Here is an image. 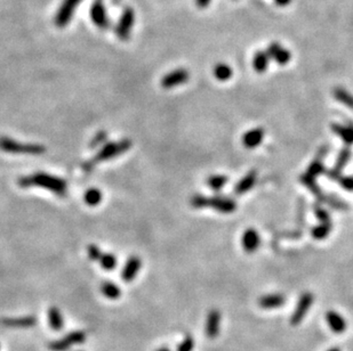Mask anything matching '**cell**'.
<instances>
[{"mask_svg": "<svg viewBox=\"0 0 353 351\" xmlns=\"http://www.w3.org/2000/svg\"><path fill=\"white\" fill-rule=\"evenodd\" d=\"M17 184L21 188L30 187H41L47 189L58 197H67L68 195V182L56 176L37 173L30 176H23L17 180Z\"/></svg>", "mask_w": 353, "mask_h": 351, "instance_id": "cell-1", "label": "cell"}, {"mask_svg": "<svg viewBox=\"0 0 353 351\" xmlns=\"http://www.w3.org/2000/svg\"><path fill=\"white\" fill-rule=\"evenodd\" d=\"M130 147H132V140L128 138L120 140V142L106 143L99 149L98 152L96 153V155L92 160H88L82 163L81 170L87 175L91 174L94 170L96 164L115 159V157L121 155V154L126 153L127 151H129Z\"/></svg>", "mask_w": 353, "mask_h": 351, "instance_id": "cell-2", "label": "cell"}, {"mask_svg": "<svg viewBox=\"0 0 353 351\" xmlns=\"http://www.w3.org/2000/svg\"><path fill=\"white\" fill-rule=\"evenodd\" d=\"M191 205L194 209L212 208L221 213H232L236 208L235 202L229 197H221V196L207 197V196L201 194H195L192 196Z\"/></svg>", "mask_w": 353, "mask_h": 351, "instance_id": "cell-3", "label": "cell"}, {"mask_svg": "<svg viewBox=\"0 0 353 351\" xmlns=\"http://www.w3.org/2000/svg\"><path fill=\"white\" fill-rule=\"evenodd\" d=\"M0 150L6 153L26 155H41L46 152V147L40 144L16 142L9 137H0Z\"/></svg>", "mask_w": 353, "mask_h": 351, "instance_id": "cell-4", "label": "cell"}, {"mask_svg": "<svg viewBox=\"0 0 353 351\" xmlns=\"http://www.w3.org/2000/svg\"><path fill=\"white\" fill-rule=\"evenodd\" d=\"M81 0H62L57 12L55 14L54 23L57 27H65L69 25L71 20L73 19L75 10L80 5Z\"/></svg>", "mask_w": 353, "mask_h": 351, "instance_id": "cell-5", "label": "cell"}, {"mask_svg": "<svg viewBox=\"0 0 353 351\" xmlns=\"http://www.w3.org/2000/svg\"><path fill=\"white\" fill-rule=\"evenodd\" d=\"M134 23H135V12L130 7H127V8L123 9L121 16H120L118 21V24L116 26V36L121 41L128 40L130 33H132Z\"/></svg>", "mask_w": 353, "mask_h": 351, "instance_id": "cell-6", "label": "cell"}, {"mask_svg": "<svg viewBox=\"0 0 353 351\" xmlns=\"http://www.w3.org/2000/svg\"><path fill=\"white\" fill-rule=\"evenodd\" d=\"M313 300L314 297L311 292H304V293L301 295L297 301L296 308H295L293 315H291L290 317V325L297 326L298 324H301L305 317V315H306L307 310L311 308L312 304H313Z\"/></svg>", "mask_w": 353, "mask_h": 351, "instance_id": "cell-7", "label": "cell"}, {"mask_svg": "<svg viewBox=\"0 0 353 351\" xmlns=\"http://www.w3.org/2000/svg\"><path fill=\"white\" fill-rule=\"evenodd\" d=\"M188 78H190V73L187 68H176V70L168 72L166 75L161 78L160 86L164 89H171L184 85L188 80Z\"/></svg>", "mask_w": 353, "mask_h": 351, "instance_id": "cell-8", "label": "cell"}, {"mask_svg": "<svg viewBox=\"0 0 353 351\" xmlns=\"http://www.w3.org/2000/svg\"><path fill=\"white\" fill-rule=\"evenodd\" d=\"M86 341V333L82 331H74L69 333L65 338L51 342L49 349L51 351H67L71 346L81 345Z\"/></svg>", "mask_w": 353, "mask_h": 351, "instance_id": "cell-9", "label": "cell"}, {"mask_svg": "<svg viewBox=\"0 0 353 351\" xmlns=\"http://www.w3.org/2000/svg\"><path fill=\"white\" fill-rule=\"evenodd\" d=\"M89 16H91L92 22L95 24L98 29L104 30L110 25L108 14H106V9L104 5H103L102 0H95L93 2L89 10Z\"/></svg>", "mask_w": 353, "mask_h": 351, "instance_id": "cell-10", "label": "cell"}, {"mask_svg": "<svg viewBox=\"0 0 353 351\" xmlns=\"http://www.w3.org/2000/svg\"><path fill=\"white\" fill-rule=\"evenodd\" d=\"M219 328H221V312L217 309H212L206 319L205 331L207 338L215 339L219 334Z\"/></svg>", "mask_w": 353, "mask_h": 351, "instance_id": "cell-11", "label": "cell"}, {"mask_svg": "<svg viewBox=\"0 0 353 351\" xmlns=\"http://www.w3.org/2000/svg\"><path fill=\"white\" fill-rule=\"evenodd\" d=\"M241 245L243 251L247 253H253L257 251L259 246L260 245V237L256 229L249 228L242 234Z\"/></svg>", "mask_w": 353, "mask_h": 351, "instance_id": "cell-12", "label": "cell"}, {"mask_svg": "<svg viewBox=\"0 0 353 351\" xmlns=\"http://www.w3.org/2000/svg\"><path fill=\"white\" fill-rule=\"evenodd\" d=\"M266 53L270 58L276 61L279 65H286L291 58L290 51L286 49V48H283L278 43L271 44L270 46L267 47Z\"/></svg>", "mask_w": 353, "mask_h": 351, "instance_id": "cell-13", "label": "cell"}, {"mask_svg": "<svg viewBox=\"0 0 353 351\" xmlns=\"http://www.w3.org/2000/svg\"><path fill=\"white\" fill-rule=\"evenodd\" d=\"M141 267H142V261L140 258L135 256L130 257L125 263V267H123L121 278L125 282H132L137 276Z\"/></svg>", "mask_w": 353, "mask_h": 351, "instance_id": "cell-14", "label": "cell"}, {"mask_svg": "<svg viewBox=\"0 0 353 351\" xmlns=\"http://www.w3.org/2000/svg\"><path fill=\"white\" fill-rule=\"evenodd\" d=\"M326 321H327L331 331L336 333V334H342V333L345 332L346 328H348V323H346L345 319L343 318L338 312L334 310L327 311V314H326Z\"/></svg>", "mask_w": 353, "mask_h": 351, "instance_id": "cell-15", "label": "cell"}, {"mask_svg": "<svg viewBox=\"0 0 353 351\" xmlns=\"http://www.w3.org/2000/svg\"><path fill=\"white\" fill-rule=\"evenodd\" d=\"M264 135H265V132H264L262 128H255L249 130V132H247L245 135L242 136L243 146L249 150L255 149V147H257L262 143Z\"/></svg>", "mask_w": 353, "mask_h": 351, "instance_id": "cell-16", "label": "cell"}, {"mask_svg": "<svg viewBox=\"0 0 353 351\" xmlns=\"http://www.w3.org/2000/svg\"><path fill=\"white\" fill-rule=\"evenodd\" d=\"M257 179V171L252 170L240 180L235 187V193L238 195H242L250 191L255 185Z\"/></svg>", "mask_w": 353, "mask_h": 351, "instance_id": "cell-17", "label": "cell"}, {"mask_svg": "<svg viewBox=\"0 0 353 351\" xmlns=\"http://www.w3.org/2000/svg\"><path fill=\"white\" fill-rule=\"evenodd\" d=\"M286 298L282 294H269L264 295L259 300V305L263 309H276L284 305Z\"/></svg>", "mask_w": 353, "mask_h": 351, "instance_id": "cell-18", "label": "cell"}, {"mask_svg": "<svg viewBox=\"0 0 353 351\" xmlns=\"http://www.w3.org/2000/svg\"><path fill=\"white\" fill-rule=\"evenodd\" d=\"M331 130L336 135L341 137L343 142L346 145H352L353 144V125L350 126H342L338 123H332Z\"/></svg>", "mask_w": 353, "mask_h": 351, "instance_id": "cell-19", "label": "cell"}, {"mask_svg": "<svg viewBox=\"0 0 353 351\" xmlns=\"http://www.w3.org/2000/svg\"><path fill=\"white\" fill-rule=\"evenodd\" d=\"M269 61L270 57L267 55L266 51H257V53L254 55L253 57V67L257 73H263L267 70V66H269Z\"/></svg>", "mask_w": 353, "mask_h": 351, "instance_id": "cell-20", "label": "cell"}, {"mask_svg": "<svg viewBox=\"0 0 353 351\" xmlns=\"http://www.w3.org/2000/svg\"><path fill=\"white\" fill-rule=\"evenodd\" d=\"M48 322H49L50 329H54V331H60V329H63L64 321L60 309L56 307L49 308V310H48Z\"/></svg>", "mask_w": 353, "mask_h": 351, "instance_id": "cell-21", "label": "cell"}, {"mask_svg": "<svg viewBox=\"0 0 353 351\" xmlns=\"http://www.w3.org/2000/svg\"><path fill=\"white\" fill-rule=\"evenodd\" d=\"M3 324L10 328H32L37 324L36 318L32 316H27V317H21V318H10L5 319Z\"/></svg>", "mask_w": 353, "mask_h": 351, "instance_id": "cell-22", "label": "cell"}, {"mask_svg": "<svg viewBox=\"0 0 353 351\" xmlns=\"http://www.w3.org/2000/svg\"><path fill=\"white\" fill-rule=\"evenodd\" d=\"M326 152H327V150L324 147V149L321 150L320 154L317 156V159H315L313 162L310 164V167H308V169L306 171V175H308L310 177L315 179V177H318L319 175H321L322 173H324L325 168H324V163H322V157L325 156Z\"/></svg>", "mask_w": 353, "mask_h": 351, "instance_id": "cell-23", "label": "cell"}, {"mask_svg": "<svg viewBox=\"0 0 353 351\" xmlns=\"http://www.w3.org/2000/svg\"><path fill=\"white\" fill-rule=\"evenodd\" d=\"M212 73H214V77L217 79L218 81H228L232 78L233 71L230 65L225 63H218L215 65Z\"/></svg>", "mask_w": 353, "mask_h": 351, "instance_id": "cell-24", "label": "cell"}, {"mask_svg": "<svg viewBox=\"0 0 353 351\" xmlns=\"http://www.w3.org/2000/svg\"><path fill=\"white\" fill-rule=\"evenodd\" d=\"M101 292L105 298L110 299V300H117L121 295V290L119 286H117L112 282H104L101 285Z\"/></svg>", "mask_w": 353, "mask_h": 351, "instance_id": "cell-25", "label": "cell"}, {"mask_svg": "<svg viewBox=\"0 0 353 351\" xmlns=\"http://www.w3.org/2000/svg\"><path fill=\"white\" fill-rule=\"evenodd\" d=\"M300 180L302 181V184H303V185L305 186V187H307L308 189H310V191L312 192V194L317 196L318 198H320L321 201H324L325 196L322 195L321 189L319 188V186L317 185V182H315V179H314V178H312V177H310V176H308V175L305 174V175H303V176H301Z\"/></svg>", "mask_w": 353, "mask_h": 351, "instance_id": "cell-26", "label": "cell"}, {"mask_svg": "<svg viewBox=\"0 0 353 351\" xmlns=\"http://www.w3.org/2000/svg\"><path fill=\"white\" fill-rule=\"evenodd\" d=\"M84 199L89 206L98 205L102 201V192L97 188H89L85 193Z\"/></svg>", "mask_w": 353, "mask_h": 351, "instance_id": "cell-27", "label": "cell"}, {"mask_svg": "<svg viewBox=\"0 0 353 351\" xmlns=\"http://www.w3.org/2000/svg\"><path fill=\"white\" fill-rule=\"evenodd\" d=\"M228 180V177H225V176L223 175H212L211 177H208L206 182H207V186L209 188H212V191L215 192H218L224 187Z\"/></svg>", "mask_w": 353, "mask_h": 351, "instance_id": "cell-28", "label": "cell"}, {"mask_svg": "<svg viewBox=\"0 0 353 351\" xmlns=\"http://www.w3.org/2000/svg\"><path fill=\"white\" fill-rule=\"evenodd\" d=\"M334 97L341 102L343 105L353 110V96L348 90L343 88H336L334 89Z\"/></svg>", "mask_w": 353, "mask_h": 351, "instance_id": "cell-29", "label": "cell"}, {"mask_svg": "<svg viewBox=\"0 0 353 351\" xmlns=\"http://www.w3.org/2000/svg\"><path fill=\"white\" fill-rule=\"evenodd\" d=\"M331 230V223L330 222H321L320 225L315 226L311 230V235L314 237L315 240H324L329 235Z\"/></svg>", "mask_w": 353, "mask_h": 351, "instance_id": "cell-30", "label": "cell"}, {"mask_svg": "<svg viewBox=\"0 0 353 351\" xmlns=\"http://www.w3.org/2000/svg\"><path fill=\"white\" fill-rule=\"evenodd\" d=\"M350 157H351V151L348 147H344L341 152L338 154L337 161L335 163V168L334 170L337 171V173H341V171L344 169V167L348 164V162L350 161Z\"/></svg>", "mask_w": 353, "mask_h": 351, "instance_id": "cell-31", "label": "cell"}, {"mask_svg": "<svg viewBox=\"0 0 353 351\" xmlns=\"http://www.w3.org/2000/svg\"><path fill=\"white\" fill-rule=\"evenodd\" d=\"M98 263L104 270H113L117 266V258L112 253H103L99 258Z\"/></svg>", "mask_w": 353, "mask_h": 351, "instance_id": "cell-32", "label": "cell"}, {"mask_svg": "<svg viewBox=\"0 0 353 351\" xmlns=\"http://www.w3.org/2000/svg\"><path fill=\"white\" fill-rule=\"evenodd\" d=\"M106 139H108V132H104V130H99V132L91 139L89 147L93 150H96V149H98V147H102L105 144Z\"/></svg>", "mask_w": 353, "mask_h": 351, "instance_id": "cell-33", "label": "cell"}, {"mask_svg": "<svg viewBox=\"0 0 353 351\" xmlns=\"http://www.w3.org/2000/svg\"><path fill=\"white\" fill-rule=\"evenodd\" d=\"M87 254L88 258L93 261H98L99 258L102 256V251L97 245L95 244H91V245L87 246Z\"/></svg>", "mask_w": 353, "mask_h": 351, "instance_id": "cell-34", "label": "cell"}, {"mask_svg": "<svg viewBox=\"0 0 353 351\" xmlns=\"http://www.w3.org/2000/svg\"><path fill=\"white\" fill-rule=\"evenodd\" d=\"M194 348V340L192 336H187L177 347V351H192Z\"/></svg>", "mask_w": 353, "mask_h": 351, "instance_id": "cell-35", "label": "cell"}, {"mask_svg": "<svg viewBox=\"0 0 353 351\" xmlns=\"http://www.w3.org/2000/svg\"><path fill=\"white\" fill-rule=\"evenodd\" d=\"M314 213L321 222H330V217H329V213L326 211V210L320 208V206H315Z\"/></svg>", "mask_w": 353, "mask_h": 351, "instance_id": "cell-36", "label": "cell"}, {"mask_svg": "<svg viewBox=\"0 0 353 351\" xmlns=\"http://www.w3.org/2000/svg\"><path fill=\"white\" fill-rule=\"evenodd\" d=\"M338 181L343 188L353 191V177H339Z\"/></svg>", "mask_w": 353, "mask_h": 351, "instance_id": "cell-37", "label": "cell"}, {"mask_svg": "<svg viewBox=\"0 0 353 351\" xmlns=\"http://www.w3.org/2000/svg\"><path fill=\"white\" fill-rule=\"evenodd\" d=\"M211 1L212 0H195V6H197L198 8L204 9L211 5Z\"/></svg>", "mask_w": 353, "mask_h": 351, "instance_id": "cell-38", "label": "cell"}, {"mask_svg": "<svg viewBox=\"0 0 353 351\" xmlns=\"http://www.w3.org/2000/svg\"><path fill=\"white\" fill-rule=\"evenodd\" d=\"M276 1V3L278 6H281V7H284V6H288L290 3L291 0H274Z\"/></svg>", "mask_w": 353, "mask_h": 351, "instance_id": "cell-39", "label": "cell"}, {"mask_svg": "<svg viewBox=\"0 0 353 351\" xmlns=\"http://www.w3.org/2000/svg\"><path fill=\"white\" fill-rule=\"evenodd\" d=\"M328 351H341V349H339V348H331V349H329Z\"/></svg>", "mask_w": 353, "mask_h": 351, "instance_id": "cell-40", "label": "cell"}, {"mask_svg": "<svg viewBox=\"0 0 353 351\" xmlns=\"http://www.w3.org/2000/svg\"><path fill=\"white\" fill-rule=\"evenodd\" d=\"M158 351H169V350H168L167 348H160Z\"/></svg>", "mask_w": 353, "mask_h": 351, "instance_id": "cell-41", "label": "cell"}]
</instances>
